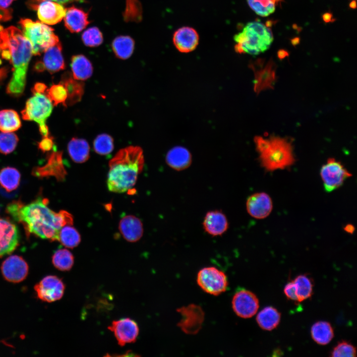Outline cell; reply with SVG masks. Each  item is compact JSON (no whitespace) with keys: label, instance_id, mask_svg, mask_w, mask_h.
<instances>
[{"label":"cell","instance_id":"cell-30","mask_svg":"<svg viewBox=\"0 0 357 357\" xmlns=\"http://www.w3.org/2000/svg\"><path fill=\"white\" fill-rule=\"evenodd\" d=\"M62 154L60 152H53L48 158L47 163L41 167H37L33 171V174L37 177H45L54 175V171H59L62 168Z\"/></svg>","mask_w":357,"mask_h":357},{"label":"cell","instance_id":"cell-17","mask_svg":"<svg viewBox=\"0 0 357 357\" xmlns=\"http://www.w3.org/2000/svg\"><path fill=\"white\" fill-rule=\"evenodd\" d=\"M248 214L252 217L262 219L271 212L273 204L270 196L265 192H257L248 197L246 202Z\"/></svg>","mask_w":357,"mask_h":357},{"label":"cell","instance_id":"cell-34","mask_svg":"<svg viewBox=\"0 0 357 357\" xmlns=\"http://www.w3.org/2000/svg\"><path fill=\"white\" fill-rule=\"evenodd\" d=\"M298 302L309 298L313 293V282L305 274L300 275L293 280Z\"/></svg>","mask_w":357,"mask_h":357},{"label":"cell","instance_id":"cell-21","mask_svg":"<svg viewBox=\"0 0 357 357\" xmlns=\"http://www.w3.org/2000/svg\"><path fill=\"white\" fill-rule=\"evenodd\" d=\"M119 230L123 238L129 242L139 240L143 234V224L141 220L133 215H126L119 223Z\"/></svg>","mask_w":357,"mask_h":357},{"label":"cell","instance_id":"cell-11","mask_svg":"<svg viewBox=\"0 0 357 357\" xmlns=\"http://www.w3.org/2000/svg\"><path fill=\"white\" fill-rule=\"evenodd\" d=\"M232 304L234 311L238 316L248 318L257 312L259 308V300L256 295L251 291L241 289L235 294Z\"/></svg>","mask_w":357,"mask_h":357},{"label":"cell","instance_id":"cell-22","mask_svg":"<svg viewBox=\"0 0 357 357\" xmlns=\"http://www.w3.org/2000/svg\"><path fill=\"white\" fill-rule=\"evenodd\" d=\"M41 63L44 69H47L51 73L64 68L65 63L61 52V46L60 42L48 48L44 52L43 61Z\"/></svg>","mask_w":357,"mask_h":357},{"label":"cell","instance_id":"cell-29","mask_svg":"<svg viewBox=\"0 0 357 357\" xmlns=\"http://www.w3.org/2000/svg\"><path fill=\"white\" fill-rule=\"evenodd\" d=\"M311 335L313 340L322 345L328 344L334 337V331L331 325L327 321L315 322L311 328Z\"/></svg>","mask_w":357,"mask_h":357},{"label":"cell","instance_id":"cell-14","mask_svg":"<svg viewBox=\"0 0 357 357\" xmlns=\"http://www.w3.org/2000/svg\"><path fill=\"white\" fill-rule=\"evenodd\" d=\"M19 238L17 226L8 219L0 218V257L12 253L18 245Z\"/></svg>","mask_w":357,"mask_h":357},{"label":"cell","instance_id":"cell-42","mask_svg":"<svg viewBox=\"0 0 357 357\" xmlns=\"http://www.w3.org/2000/svg\"><path fill=\"white\" fill-rule=\"evenodd\" d=\"M334 357H354L356 356V348L351 343L346 341L339 342L330 353Z\"/></svg>","mask_w":357,"mask_h":357},{"label":"cell","instance_id":"cell-25","mask_svg":"<svg viewBox=\"0 0 357 357\" xmlns=\"http://www.w3.org/2000/svg\"><path fill=\"white\" fill-rule=\"evenodd\" d=\"M60 83L64 86L67 92L66 105H72L81 99L84 93L83 83L75 79L67 72L62 75Z\"/></svg>","mask_w":357,"mask_h":357},{"label":"cell","instance_id":"cell-26","mask_svg":"<svg viewBox=\"0 0 357 357\" xmlns=\"http://www.w3.org/2000/svg\"><path fill=\"white\" fill-rule=\"evenodd\" d=\"M71 67L72 77L77 80H85L92 74V64L83 55L73 56L71 58Z\"/></svg>","mask_w":357,"mask_h":357},{"label":"cell","instance_id":"cell-38","mask_svg":"<svg viewBox=\"0 0 357 357\" xmlns=\"http://www.w3.org/2000/svg\"><path fill=\"white\" fill-rule=\"evenodd\" d=\"M46 95L50 100L54 106L62 104L66 106L67 94L64 86L61 83L53 84L46 90Z\"/></svg>","mask_w":357,"mask_h":357},{"label":"cell","instance_id":"cell-18","mask_svg":"<svg viewBox=\"0 0 357 357\" xmlns=\"http://www.w3.org/2000/svg\"><path fill=\"white\" fill-rule=\"evenodd\" d=\"M34 6L40 20L43 23L54 25L60 21L65 14V9L60 3L45 0Z\"/></svg>","mask_w":357,"mask_h":357},{"label":"cell","instance_id":"cell-39","mask_svg":"<svg viewBox=\"0 0 357 357\" xmlns=\"http://www.w3.org/2000/svg\"><path fill=\"white\" fill-rule=\"evenodd\" d=\"M93 146L97 153L102 155H108L114 149L113 139L107 134L99 135L95 139Z\"/></svg>","mask_w":357,"mask_h":357},{"label":"cell","instance_id":"cell-2","mask_svg":"<svg viewBox=\"0 0 357 357\" xmlns=\"http://www.w3.org/2000/svg\"><path fill=\"white\" fill-rule=\"evenodd\" d=\"M48 204L47 199L41 197L26 205L22 203L13 218L23 224L27 234L59 241L60 229L65 225H72L73 218L64 210L54 212Z\"/></svg>","mask_w":357,"mask_h":357},{"label":"cell","instance_id":"cell-31","mask_svg":"<svg viewBox=\"0 0 357 357\" xmlns=\"http://www.w3.org/2000/svg\"><path fill=\"white\" fill-rule=\"evenodd\" d=\"M112 46L118 58L125 60L132 55L134 48V42L129 36H120L114 40Z\"/></svg>","mask_w":357,"mask_h":357},{"label":"cell","instance_id":"cell-40","mask_svg":"<svg viewBox=\"0 0 357 357\" xmlns=\"http://www.w3.org/2000/svg\"><path fill=\"white\" fill-rule=\"evenodd\" d=\"M18 137L14 133L0 132V153L7 155L13 152L18 142Z\"/></svg>","mask_w":357,"mask_h":357},{"label":"cell","instance_id":"cell-37","mask_svg":"<svg viewBox=\"0 0 357 357\" xmlns=\"http://www.w3.org/2000/svg\"><path fill=\"white\" fill-rule=\"evenodd\" d=\"M247 1L250 7L261 16H267L275 10V0H247Z\"/></svg>","mask_w":357,"mask_h":357},{"label":"cell","instance_id":"cell-49","mask_svg":"<svg viewBox=\"0 0 357 357\" xmlns=\"http://www.w3.org/2000/svg\"><path fill=\"white\" fill-rule=\"evenodd\" d=\"M15 0H0V7L6 8Z\"/></svg>","mask_w":357,"mask_h":357},{"label":"cell","instance_id":"cell-1","mask_svg":"<svg viewBox=\"0 0 357 357\" xmlns=\"http://www.w3.org/2000/svg\"><path fill=\"white\" fill-rule=\"evenodd\" d=\"M32 55L31 45L21 30L12 26L3 28L0 25V58L9 60L12 66V77L6 89L8 95L18 97L23 94Z\"/></svg>","mask_w":357,"mask_h":357},{"label":"cell","instance_id":"cell-48","mask_svg":"<svg viewBox=\"0 0 357 357\" xmlns=\"http://www.w3.org/2000/svg\"><path fill=\"white\" fill-rule=\"evenodd\" d=\"M277 55L279 59L282 60L286 57L289 56V53L285 50L280 49L278 51Z\"/></svg>","mask_w":357,"mask_h":357},{"label":"cell","instance_id":"cell-27","mask_svg":"<svg viewBox=\"0 0 357 357\" xmlns=\"http://www.w3.org/2000/svg\"><path fill=\"white\" fill-rule=\"evenodd\" d=\"M256 319L258 325L262 329L271 331L279 325L281 314L276 308L268 306L258 313Z\"/></svg>","mask_w":357,"mask_h":357},{"label":"cell","instance_id":"cell-52","mask_svg":"<svg viewBox=\"0 0 357 357\" xmlns=\"http://www.w3.org/2000/svg\"><path fill=\"white\" fill-rule=\"evenodd\" d=\"M277 21H273L272 20H268L265 23V26L268 28H271L275 22H277Z\"/></svg>","mask_w":357,"mask_h":357},{"label":"cell","instance_id":"cell-16","mask_svg":"<svg viewBox=\"0 0 357 357\" xmlns=\"http://www.w3.org/2000/svg\"><path fill=\"white\" fill-rule=\"evenodd\" d=\"M254 64L259 67L257 68L250 64L254 72L255 92L259 93L263 90L273 88L275 79V66L272 60H270L265 66L262 59H259Z\"/></svg>","mask_w":357,"mask_h":357},{"label":"cell","instance_id":"cell-10","mask_svg":"<svg viewBox=\"0 0 357 357\" xmlns=\"http://www.w3.org/2000/svg\"><path fill=\"white\" fill-rule=\"evenodd\" d=\"M65 285L56 276L49 275L43 278L34 287L37 297L48 302L60 299L63 296Z\"/></svg>","mask_w":357,"mask_h":357},{"label":"cell","instance_id":"cell-15","mask_svg":"<svg viewBox=\"0 0 357 357\" xmlns=\"http://www.w3.org/2000/svg\"><path fill=\"white\" fill-rule=\"evenodd\" d=\"M1 271L4 279L12 283H19L23 281L27 276L28 265L21 257L16 255H11L2 262Z\"/></svg>","mask_w":357,"mask_h":357},{"label":"cell","instance_id":"cell-23","mask_svg":"<svg viewBox=\"0 0 357 357\" xmlns=\"http://www.w3.org/2000/svg\"><path fill=\"white\" fill-rule=\"evenodd\" d=\"M64 22L66 28L72 33L81 31L89 23L88 14L74 6L65 9Z\"/></svg>","mask_w":357,"mask_h":357},{"label":"cell","instance_id":"cell-35","mask_svg":"<svg viewBox=\"0 0 357 357\" xmlns=\"http://www.w3.org/2000/svg\"><path fill=\"white\" fill-rule=\"evenodd\" d=\"M71 225H66L60 229L59 241L66 247L73 248L76 247L81 241L79 233Z\"/></svg>","mask_w":357,"mask_h":357},{"label":"cell","instance_id":"cell-36","mask_svg":"<svg viewBox=\"0 0 357 357\" xmlns=\"http://www.w3.org/2000/svg\"><path fill=\"white\" fill-rule=\"evenodd\" d=\"M52 262L57 269L63 271H69L73 265L74 256L68 250L60 249L53 254Z\"/></svg>","mask_w":357,"mask_h":357},{"label":"cell","instance_id":"cell-24","mask_svg":"<svg viewBox=\"0 0 357 357\" xmlns=\"http://www.w3.org/2000/svg\"><path fill=\"white\" fill-rule=\"evenodd\" d=\"M166 159L167 164L177 171L186 169L191 163L190 152L186 148L180 146L171 149L167 154Z\"/></svg>","mask_w":357,"mask_h":357},{"label":"cell","instance_id":"cell-44","mask_svg":"<svg viewBox=\"0 0 357 357\" xmlns=\"http://www.w3.org/2000/svg\"><path fill=\"white\" fill-rule=\"evenodd\" d=\"M53 145V138L49 135L43 137V139L38 143V148L43 152L51 150Z\"/></svg>","mask_w":357,"mask_h":357},{"label":"cell","instance_id":"cell-51","mask_svg":"<svg viewBox=\"0 0 357 357\" xmlns=\"http://www.w3.org/2000/svg\"><path fill=\"white\" fill-rule=\"evenodd\" d=\"M300 38L298 37H296L292 39H291V43L292 44V45L294 47H296L297 45H298L300 43Z\"/></svg>","mask_w":357,"mask_h":357},{"label":"cell","instance_id":"cell-13","mask_svg":"<svg viewBox=\"0 0 357 357\" xmlns=\"http://www.w3.org/2000/svg\"><path fill=\"white\" fill-rule=\"evenodd\" d=\"M109 330L113 332L120 346L136 341L139 334L137 323L129 318L113 321Z\"/></svg>","mask_w":357,"mask_h":357},{"label":"cell","instance_id":"cell-43","mask_svg":"<svg viewBox=\"0 0 357 357\" xmlns=\"http://www.w3.org/2000/svg\"><path fill=\"white\" fill-rule=\"evenodd\" d=\"M284 291L287 298L293 301L298 303V302L296 287L293 280L288 282L285 285Z\"/></svg>","mask_w":357,"mask_h":357},{"label":"cell","instance_id":"cell-54","mask_svg":"<svg viewBox=\"0 0 357 357\" xmlns=\"http://www.w3.org/2000/svg\"><path fill=\"white\" fill-rule=\"evenodd\" d=\"M293 27L294 29H297V30H298V31H299L298 29H300V27L298 28V25H297V24H294L293 25Z\"/></svg>","mask_w":357,"mask_h":357},{"label":"cell","instance_id":"cell-46","mask_svg":"<svg viewBox=\"0 0 357 357\" xmlns=\"http://www.w3.org/2000/svg\"><path fill=\"white\" fill-rule=\"evenodd\" d=\"M8 72V68L7 67H3L0 68V85L6 78Z\"/></svg>","mask_w":357,"mask_h":357},{"label":"cell","instance_id":"cell-8","mask_svg":"<svg viewBox=\"0 0 357 357\" xmlns=\"http://www.w3.org/2000/svg\"><path fill=\"white\" fill-rule=\"evenodd\" d=\"M196 281L201 289L214 296L223 293L228 286L226 275L215 267H206L201 269L197 274Z\"/></svg>","mask_w":357,"mask_h":357},{"label":"cell","instance_id":"cell-6","mask_svg":"<svg viewBox=\"0 0 357 357\" xmlns=\"http://www.w3.org/2000/svg\"><path fill=\"white\" fill-rule=\"evenodd\" d=\"M19 24L23 35L31 45L34 56L40 55L48 48L59 42L53 29L42 22L21 19Z\"/></svg>","mask_w":357,"mask_h":357},{"label":"cell","instance_id":"cell-5","mask_svg":"<svg viewBox=\"0 0 357 357\" xmlns=\"http://www.w3.org/2000/svg\"><path fill=\"white\" fill-rule=\"evenodd\" d=\"M235 50L239 54L256 55L267 50L273 41L270 28L258 21L248 23L234 36Z\"/></svg>","mask_w":357,"mask_h":357},{"label":"cell","instance_id":"cell-12","mask_svg":"<svg viewBox=\"0 0 357 357\" xmlns=\"http://www.w3.org/2000/svg\"><path fill=\"white\" fill-rule=\"evenodd\" d=\"M181 319L178 325L183 332L195 334L201 329L204 319V313L200 306L190 304L178 309Z\"/></svg>","mask_w":357,"mask_h":357},{"label":"cell","instance_id":"cell-7","mask_svg":"<svg viewBox=\"0 0 357 357\" xmlns=\"http://www.w3.org/2000/svg\"><path fill=\"white\" fill-rule=\"evenodd\" d=\"M53 110V103L44 94L35 93L27 100L25 108L21 111L22 117L26 120L36 122L43 137L49 135L46 119Z\"/></svg>","mask_w":357,"mask_h":357},{"label":"cell","instance_id":"cell-28","mask_svg":"<svg viewBox=\"0 0 357 357\" xmlns=\"http://www.w3.org/2000/svg\"><path fill=\"white\" fill-rule=\"evenodd\" d=\"M67 149L70 158L75 163H84L89 158V145L84 139L72 138L68 144Z\"/></svg>","mask_w":357,"mask_h":357},{"label":"cell","instance_id":"cell-53","mask_svg":"<svg viewBox=\"0 0 357 357\" xmlns=\"http://www.w3.org/2000/svg\"><path fill=\"white\" fill-rule=\"evenodd\" d=\"M357 3L356 0H353L349 4V6L350 8L353 9H355L357 7Z\"/></svg>","mask_w":357,"mask_h":357},{"label":"cell","instance_id":"cell-32","mask_svg":"<svg viewBox=\"0 0 357 357\" xmlns=\"http://www.w3.org/2000/svg\"><path fill=\"white\" fill-rule=\"evenodd\" d=\"M21 122L18 113L11 109L0 111V131L11 132L18 130Z\"/></svg>","mask_w":357,"mask_h":357},{"label":"cell","instance_id":"cell-9","mask_svg":"<svg viewBox=\"0 0 357 357\" xmlns=\"http://www.w3.org/2000/svg\"><path fill=\"white\" fill-rule=\"evenodd\" d=\"M320 176L325 190L330 192L340 187L352 174L340 162L330 158L322 166Z\"/></svg>","mask_w":357,"mask_h":357},{"label":"cell","instance_id":"cell-45","mask_svg":"<svg viewBox=\"0 0 357 357\" xmlns=\"http://www.w3.org/2000/svg\"><path fill=\"white\" fill-rule=\"evenodd\" d=\"M47 86L44 83L41 82H37L35 83L34 85L33 88L32 89V92L33 94H44L45 92L47 90Z\"/></svg>","mask_w":357,"mask_h":357},{"label":"cell","instance_id":"cell-19","mask_svg":"<svg viewBox=\"0 0 357 357\" xmlns=\"http://www.w3.org/2000/svg\"><path fill=\"white\" fill-rule=\"evenodd\" d=\"M173 41L175 47L181 53H188L193 51L199 42L197 31L190 27H182L174 34Z\"/></svg>","mask_w":357,"mask_h":357},{"label":"cell","instance_id":"cell-3","mask_svg":"<svg viewBox=\"0 0 357 357\" xmlns=\"http://www.w3.org/2000/svg\"><path fill=\"white\" fill-rule=\"evenodd\" d=\"M144 164L142 149L130 146L119 150L110 161L107 177L109 191L123 193L135 184Z\"/></svg>","mask_w":357,"mask_h":357},{"label":"cell","instance_id":"cell-55","mask_svg":"<svg viewBox=\"0 0 357 357\" xmlns=\"http://www.w3.org/2000/svg\"><path fill=\"white\" fill-rule=\"evenodd\" d=\"M282 1H284V0H275V4L277 5L279 3H281Z\"/></svg>","mask_w":357,"mask_h":357},{"label":"cell","instance_id":"cell-33","mask_svg":"<svg viewBox=\"0 0 357 357\" xmlns=\"http://www.w3.org/2000/svg\"><path fill=\"white\" fill-rule=\"evenodd\" d=\"M20 174L15 168L7 167L0 171V185L7 191L16 189L19 185Z\"/></svg>","mask_w":357,"mask_h":357},{"label":"cell","instance_id":"cell-50","mask_svg":"<svg viewBox=\"0 0 357 357\" xmlns=\"http://www.w3.org/2000/svg\"><path fill=\"white\" fill-rule=\"evenodd\" d=\"M30 0L34 1V2H39L41 1H45V0H50V1H55V2H56L60 3V4H64V3H68L70 2H72L74 0Z\"/></svg>","mask_w":357,"mask_h":357},{"label":"cell","instance_id":"cell-20","mask_svg":"<svg viewBox=\"0 0 357 357\" xmlns=\"http://www.w3.org/2000/svg\"><path fill=\"white\" fill-rule=\"evenodd\" d=\"M204 231L212 236H221L228 230L229 223L226 215L221 211L208 212L203 221Z\"/></svg>","mask_w":357,"mask_h":357},{"label":"cell","instance_id":"cell-41","mask_svg":"<svg viewBox=\"0 0 357 357\" xmlns=\"http://www.w3.org/2000/svg\"><path fill=\"white\" fill-rule=\"evenodd\" d=\"M83 43L88 47H97L103 41V35L100 30L96 27L88 28L82 35Z\"/></svg>","mask_w":357,"mask_h":357},{"label":"cell","instance_id":"cell-4","mask_svg":"<svg viewBox=\"0 0 357 357\" xmlns=\"http://www.w3.org/2000/svg\"><path fill=\"white\" fill-rule=\"evenodd\" d=\"M254 141L262 166L266 171L284 169L294 163L292 146L287 140L277 137L265 139L256 136Z\"/></svg>","mask_w":357,"mask_h":357},{"label":"cell","instance_id":"cell-47","mask_svg":"<svg viewBox=\"0 0 357 357\" xmlns=\"http://www.w3.org/2000/svg\"><path fill=\"white\" fill-rule=\"evenodd\" d=\"M322 18L323 21L326 23L330 22H333L336 19L333 18V14L331 12H326L322 15Z\"/></svg>","mask_w":357,"mask_h":357}]
</instances>
